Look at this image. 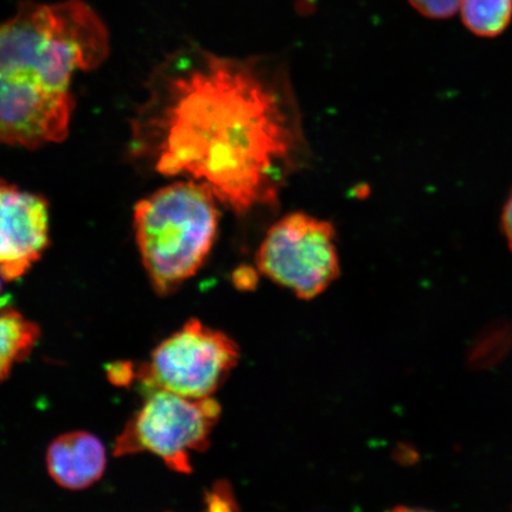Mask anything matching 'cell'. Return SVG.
I'll return each mask as SVG.
<instances>
[{
    "instance_id": "obj_1",
    "label": "cell",
    "mask_w": 512,
    "mask_h": 512,
    "mask_svg": "<svg viewBox=\"0 0 512 512\" xmlns=\"http://www.w3.org/2000/svg\"><path fill=\"white\" fill-rule=\"evenodd\" d=\"M133 152L166 177L208 187L236 215L278 206L309 150L284 64L177 51L133 121Z\"/></svg>"
},
{
    "instance_id": "obj_2",
    "label": "cell",
    "mask_w": 512,
    "mask_h": 512,
    "mask_svg": "<svg viewBox=\"0 0 512 512\" xmlns=\"http://www.w3.org/2000/svg\"><path fill=\"white\" fill-rule=\"evenodd\" d=\"M110 34L82 0L25 2L0 23V144L35 150L68 137L74 76L110 55Z\"/></svg>"
},
{
    "instance_id": "obj_3",
    "label": "cell",
    "mask_w": 512,
    "mask_h": 512,
    "mask_svg": "<svg viewBox=\"0 0 512 512\" xmlns=\"http://www.w3.org/2000/svg\"><path fill=\"white\" fill-rule=\"evenodd\" d=\"M217 198L206 185L175 182L134 207V234L152 287L160 296L200 271L219 233Z\"/></svg>"
},
{
    "instance_id": "obj_4",
    "label": "cell",
    "mask_w": 512,
    "mask_h": 512,
    "mask_svg": "<svg viewBox=\"0 0 512 512\" xmlns=\"http://www.w3.org/2000/svg\"><path fill=\"white\" fill-rule=\"evenodd\" d=\"M145 395L142 408L115 440V456L151 452L170 470L189 475L192 453L209 446L220 420V403L213 398L191 399L165 390Z\"/></svg>"
},
{
    "instance_id": "obj_5",
    "label": "cell",
    "mask_w": 512,
    "mask_h": 512,
    "mask_svg": "<svg viewBox=\"0 0 512 512\" xmlns=\"http://www.w3.org/2000/svg\"><path fill=\"white\" fill-rule=\"evenodd\" d=\"M240 361V349L224 332L191 319L136 368L144 393L165 390L191 399L211 398Z\"/></svg>"
},
{
    "instance_id": "obj_6",
    "label": "cell",
    "mask_w": 512,
    "mask_h": 512,
    "mask_svg": "<svg viewBox=\"0 0 512 512\" xmlns=\"http://www.w3.org/2000/svg\"><path fill=\"white\" fill-rule=\"evenodd\" d=\"M256 265L299 299H315L341 273L335 228L309 214H288L268 229Z\"/></svg>"
},
{
    "instance_id": "obj_7",
    "label": "cell",
    "mask_w": 512,
    "mask_h": 512,
    "mask_svg": "<svg viewBox=\"0 0 512 512\" xmlns=\"http://www.w3.org/2000/svg\"><path fill=\"white\" fill-rule=\"evenodd\" d=\"M49 203L0 179V275L15 281L42 258L50 242Z\"/></svg>"
},
{
    "instance_id": "obj_8",
    "label": "cell",
    "mask_w": 512,
    "mask_h": 512,
    "mask_svg": "<svg viewBox=\"0 0 512 512\" xmlns=\"http://www.w3.org/2000/svg\"><path fill=\"white\" fill-rule=\"evenodd\" d=\"M107 456L104 445L87 432L61 435L50 444L47 467L55 483L68 490H83L104 475Z\"/></svg>"
},
{
    "instance_id": "obj_9",
    "label": "cell",
    "mask_w": 512,
    "mask_h": 512,
    "mask_svg": "<svg viewBox=\"0 0 512 512\" xmlns=\"http://www.w3.org/2000/svg\"><path fill=\"white\" fill-rule=\"evenodd\" d=\"M40 326L10 306L0 307V382L34 350Z\"/></svg>"
},
{
    "instance_id": "obj_10",
    "label": "cell",
    "mask_w": 512,
    "mask_h": 512,
    "mask_svg": "<svg viewBox=\"0 0 512 512\" xmlns=\"http://www.w3.org/2000/svg\"><path fill=\"white\" fill-rule=\"evenodd\" d=\"M465 27L479 37H496L509 27L512 0H463L460 5Z\"/></svg>"
},
{
    "instance_id": "obj_11",
    "label": "cell",
    "mask_w": 512,
    "mask_h": 512,
    "mask_svg": "<svg viewBox=\"0 0 512 512\" xmlns=\"http://www.w3.org/2000/svg\"><path fill=\"white\" fill-rule=\"evenodd\" d=\"M511 336V331L503 324L492 325L485 330L472 348L470 362L473 367H489L501 360L509 350Z\"/></svg>"
},
{
    "instance_id": "obj_12",
    "label": "cell",
    "mask_w": 512,
    "mask_h": 512,
    "mask_svg": "<svg viewBox=\"0 0 512 512\" xmlns=\"http://www.w3.org/2000/svg\"><path fill=\"white\" fill-rule=\"evenodd\" d=\"M422 16L432 19L450 18L460 9L463 0H408Z\"/></svg>"
},
{
    "instance_id": "obj_13",
    "label": "cell",
    "mask_w": 512,
    "mask_h": 512,
    "mask_svg": "<svg viewBox=\"0 0 512 512\" xmlns=\"http://www.w3.org/2000/svg\"><path fill=\"white\" fill-rule=\"evenodd\" d=\"M107 375L115 386L126 387L136 380V368L130 362L113 363Z\"/></svg>"
},
{
    "instance_id": "obj_14",
    "label": "cell",
    "mask_w": 512,
    "mask_h": 512,
    "mask_svg": "<svg viewBox=\"0 0 512 512\" xmlns=\"http://www.w3.org/2000/svg\"><path fill=\"white\" fill-rule=\"evenodd\" d=\"M209 510H232L229 504H234L232 494L228 491V486L224 484L216 485L207 496Z\"/></svg>"
},
{
    "instance_id": "obj_15",
    "label": "cell",
    "mask_w": 512,
    "mask_h": 512,
    "mask_svg": "<svg viewBox=\"0 0 512 512\" xmlns=\"http://www.w3.org/2000/svg\"><path fill=\"white\" fill-rule=\"evenodd\" d=\"M501 223L504 238L507 240L508 247L512 252V191L507 202L504 204Z\"/></svg>"
},
{
    "instance_id": "obj_16",
    "label": "cell",
    "mask_w": 512,
    "mask_h": 512,
    "mask_svg": "<svg viewBox=\"0 0 512 512\" xmlns=\"http://www.w3.org/2000/svg\"><path fill=\"white\" fill-rule=\"evenodd\" d=\"M0 278H2V275H0ZM0 292H2V281H0Z\"/></svg>"
}]
</instances>
